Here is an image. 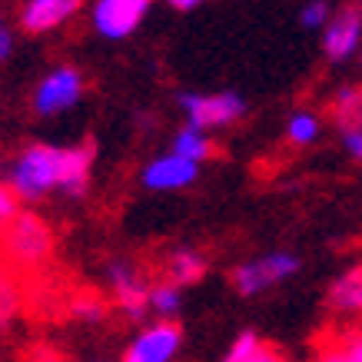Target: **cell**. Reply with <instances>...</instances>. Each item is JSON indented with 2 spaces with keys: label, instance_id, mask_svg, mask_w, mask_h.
<instances>
[{
  "label": "cell",
  "instance_id": "2",
  "mask_svg": "<svg viewBox=\"0 0 362 362\" xmlns=\"http://www.w3.org/2000/svg\"><path fill=\"white\" fill-rule=\"evenodd\" d=\"M299 273H303V259L293 250H269L263 256H250L233 266L230 286L236 289V296L259 299L289 279H296Z\"/></svg>",
  "mask_w": 362,
  "mask_h": 362
},
{
  "label": "cell",
  "instance_id": "5",
  "mask_svg": "<svg viewBox=\"0 0 362 362\" xmlns=\"http://www.w3.org/2000/svg\"><path fill=\"white\" fill-rule=\"evenodd\" d=\"M176 107L183 120L199 130H226L250 113V103L236 90H216V93H199V90H183L176 93Z\"/></svg>",
  "mask_w": 362,
  "mask_h": 362
},
{
  "label": "cell",
  "instance_id": "16",
  "mask_svg": "<svg viewBox=\"0 0 362 362\" xmlns=\"http://www.w3.org/2000/svg\"><path fill=\"white\" fill-rule=\"evenodd\" d=\"M283 136H286V143H289V146H296V150H306V146H313V143L322 136V120H319V113H313V110L289 113Z\"/></svg>",
  "mask_w": 362,
  "mask_h": 362
},
{
  "label": "cell",
  "instance_id": "25",
  "mask_svg": "<svg viewBox=\"0 0 362 362\" xmlns=\"http://www.w3.org/2000/svg\"><path fill=\"white\" fill-rule=\"evenodd\" d=\"M342 150H346L356 163H362V130H346L342 133Z\"/></svg>",
  "mask_w": 362,
  "mask_h": 362
},
{
  "label": "cell",
  "instance_id": "27",
  "mask_svg": "<svg viewBox=\"0 0 362 362\" xmlns=\"http://www.w3.org/2000/svg\"><path fill=\"white\" fill-rule=\"evenodd\" d=\"M246 362H286V356H283V352H276L273 346H263V349L256 352L252 359H246Z\"/></svg>",
  "mask_w": 362,
  "mask_h": 362
},
{
  "label": "cell",
  "instance_id": "7",
  "mask_svg": "<svg viewBox=\"0 0 362 362\" xmlns=\"http://www.w3.org/2000/svg\"><path fill=\"white\" fill-rule=\"evenodd\" d=\"M153 11V0H93L90 4V30L100 40L120 44L143 27L146 13Z\"/></svg>",
  "mask_w": 362,
  "mask_h": 362
},
{
  "label": "cell",
  "instance_id": "32",
  "mask_svg": "<svg viewBox=\"0 0 362 362\" xmlns=\"http://www.w3.org/2000/svg\"><path fill=\"white\" fill-rule=\"evenodd\" d=\"M359 66H362V54H359Z\"/></svg>",
  "mask_w": 362,
  "mask_h": 362
},
{
  "label": "cell",
  "instance_id": "10",
  "mask_svg": "<svg viewBox=\"0 0 362 362\" xmlns=\"http://www.w3.org/2000/svg\"><path fill=\"white\" fill-rule=\"evenodd\" d=\"M199 170L203 166L187 160V156L173 153H156L153 160H146L140 170V187L150 189V193H180V189H189L199 180Z\"/></svg>",
  "mask_w": 362,
  "mask_h": 362
},
{
  "label": "cell",
  "instance_id": "14",
  "mask_svg": "<svg viewBox=\"0 0 362 362\" xmlns=\"http://www.w3.org/2000/svg\"><path fill=\"white\" fill-rule=\"evenodd\" d=\"M326 113L339 133L362 130V83H339L326 100Z\"/></svg>",
  "mask_w": 362,
  "mask_h": 362
},
{
  "label": "cell",
  "instance_id": "3",
  "mask_svg": "<svg viewBox=\"0 0 362 362\" xmlns=\"http://www.w3.org/2000/svg\"><path fill=\"white\" fill-rule=\"evenodd\" d=\"M103 283L110 289L113 306L120 309V316L133 326L150 322V279L143 273V266L130 256H110L103 263Z\"/></svg>",
  "mask_w": 362,
  "mask_h": 362
},
{
  "label": "cell",
  "instance_id": "4",
  "mask_svg": "<svg viewBox=\"0 0 362 362\" xmlns=\"http://www.w3.org/2000/svg\"><path fill=\"white\" fill-rule=\"evenodd\" d=\"M0 246L11 266L21 269H40L54 252V230L37 213H17V220L0 233Z\"/></svg>",
  "mask_w": 362,
  "mask_h": 362
},
{
  "label": "cell",
  "instance_id": "24",
  "mask_svg": "<svg viewBox=\"0 0 362 362\" xmlns=\"http://www.w3.org/2000/svg\"><path fill=\"white\" fill-rule=\"evenodd\" d=\"M11 54H13V27L4 17V11H0V64H7Z\"/></svg>",
  "mask_w": 362,
  "mask_h": 362
},
{
  "label": "cell",
  "instance_id": "20",
  "mask_svg": "<svg viewBox=\"0 0 362 362\" xmlns=\"http://www.w3.org/2000/svg\"><path fill=\"white\" fill-rule=\"evenodd\" d=\"M266 342H263V336L256 329H243L236 339L226 346V352H223V362H246V359H252L256 352L263 349Z\"/></svg>",
  "mask_w": 362,
  "mask_h": 362
},
{
  "label": "cell",
  "instance_id": "19",
  "mask_svg": "<svg viewBox=\"0 0 362 362\" xmlns=\"http://www.w3.org/2000/svg\"><path fill=\"white\" fill-rule=\"evenodd\" d=\"M332 13H336L332 0H306V4L299 7V27L309 33H322L326 23L332 21Z\"/></svg>",
  "mask_w": 362,
  "mask_h": 362
},
{
  "label": "cell",
  "instance_id": "22",
  "mask_svg": "<svg viewBox=\"0 0 362 362\" xmlns=\"http://www.w3.org/2000/svg\"><path fill=\"white\" fill-rule=\"evenodd\" d=\"M332 349H336L339 362H362V329L346 332L339 342H332Z\"/></svg>",
  "mask_w": 362,
  "mask_h": 362
},
{
  "label": "cell",
  "instance_id": "1",
  "mask_svg": "<svg viewBox=\"0 0 362 362\" xmlns=\"http://www.w3.org/2000/svg\"><path fill=\"white\" fill-rule=\"evenodd\" d=\"M93 163H97V146L90 140L74 146L27 143L7 163L4 183L17 193L21 203H40L54 193L66 199H83L93 180Z\"/></svg>",
  "mask_w": 362,
  "mask_h": 362
},
{
  "label": "cell",
  "instance_id": "30",
  "mask_svg": "<svg viewBox=\"0 0 362 362\" xmlns=\"http://www.w3.org/2000/svg\"><path fill=\"white\" fill-rule=\"evenodd\" d=\"M87 362H110V359H87Z\"/></svg>",
  "mask_w": 362,
  "mask_h": 362
},
{
  "label": "cell",
  "instance_id": "12",
  "mask_svg": "<svg viewBox=\"0 0 362 362\" xmlns=\"http://www.w3.org/2000/svg\"><path fill=\"white\" fill-rule=\"evenodd\" d=\"M326 309L339 322H362V263L346 266L326 289Z\"/></svg>",
  "mask_w": 362,
  "mask_h": 362
},
{
  "label": "cell",
  "instance_id": "29",
  "mask_svg": "<svg viewBox=\"0 0 362 362\" xmlns=\"http://www.w3.org/2000/svg\"><path fill=\"white\" fill-rule=\"evenodd\" d=\"M313 362H339V356H336V349H332V346H329V349H326V352H319V356H316V359H313Z\"/></svg>",
  "mask_w": 362,
  "mask_h": 362
},
{
  "label": "cell",
  "instance_id": "28",
  "mask_svg": "<svg viewBox=\"0 0 362 362\" xmlns=\"http://www.w3.org/2000/svg\"><path fill=\"white\" fill-rule=\"evenodd\" d=\"M206 0H166V7L176 13H187V11H197V7H203Z\"/></svg>",
  "mask_w": 362,
  "mask_h": 362
},
{
  "label": "cell",
  "instance_id": "13",
  "mask_svg": "<svg viewBox=\"0 0 362 362\" xmlns=\"http://www.w3.org/2000/svg\"><path fill=\"white\" fill-rule=\"evenodd\" d=\"M206 269H209L206 256H203L197 246H173V250L163 256L160 279L176 283L180 289H189V286H197L199 279L206 276Z\"/></svg>",
  "mask_w": 362,
  "mask_h": 362
},
{
  "label": "cell",
  "instance_id": "26",
  "mask_svg": "<svg viewBox=\"0 0 362 362\" xmlns=\"http://www.w3.org/2000/svg\"><path fill=\"white\" fill-rule=\"evenodd\" d=\"M30 362H66V359H64V352H57L54 346H37L30 352Z\"/></svg>",
  "mask_w": 362,
  "mask_h": 362
},
{
  "label": "cell",
  "instance_id": "11",
  "mask_svg": "<svg viewBox=\"0 0 362 362\" xmlns=\"http://www.w3.org/2000/svg\"><path fill=\"white\" fill-rule=\"evenodd\" d=\"M83 11V0H23L17 11V23L30 37L64 30L70 21H77Z\"/></svg>",
  "mask_w": 362,
  "mask_h": 362
},
{
  "label": "cell",
  "instance_id": "8",
  "mask_svg": "<svg viewBox=\"0 0 362 362\" xmlns=\"http://www.w3.org/2000/svg\"><path fill=\"white\" fill-rule=\"evenodd\" d=\"M183 352V326L176 319H150L136 329L120 362H176Z\"/></svg>",
  "mask_w": 362,
  "mask_h": 362
},
{
  "label": "cell",
  "instance_id": "17",
  "mask_svg": "<svg viewBox=\"0 0 362 362\" xmlns=\"http://www.w3.org/2000/svg\"><path fill=\"white\" fill-rule=\"evenodd\" d=\"M183 313V289L176 283L156 279L150 286V319H176Z\"/></svg>",
  "mask_w": 362,
  "mask_h": 362
},
{
  "label": "cell",
  "instance_id": "9",
  "mask_svg": "<svg viewBox=\"0 0 362 362\" xmlns=\"http://www.w3.org/2000/svg\"><path fill=\"white\" fill-rule=\"evenodd\" d=\"M319 47H322V57L332 66L359 60V54H362V7L359 4L336 7L332 21L326 23V30L319 33Z\"/></svg>",
  "mask_w": 362,
  "mask_h": 362
},
{
  "label": "cell",
  "instance_id": "31",
  "mask_svg": "<svg viewBox=\"0 0 362 362\" xmlns=\"http://www.w3.org/2000/svg\"><path fill=\"white\" fill-rule=\"evenodd\" d=\"M352 4H359V7H362V0H352Z\"/></svg>",
  "mask_w": 362,
  "mask_h": 362
},
{
  "label": "cell",
  "instance_id": "6",
  "mask_svg": "<svg viewBox=\"0 0 362 362\" xmlns=\"http://www.w3.org/2000/svg\"><path fill=\"white\" fill-rule=\"evenodd\" d=\"M87 93V77H83V70L74 64H60L54 70H47L44 77L37 80V87H33V97H30V107L37 117H64L77 107L80 100Z\"/></svg>",
  "mask_w": 362,
  "mask_h": 362
},
{
  "label": "cell",
  "instance_id": "21",
  "mask_svg": "<svg viewBox=\"0 0 362 362\" xmlns=\"http://www.w3.org/2000/svg\"><path fill=\"white\" fill-rule=\"evenodd\" d=\"M21 309V293H17V283L11 276L0 273V322H7Z\"/></svg>",
  "mask_w": 362,
  "mask_h": 362
},
{
  "label": "cell",
  "instance_id": "15",
  "mask_svg": "<svg viewBox=\"0 0 362 362\" xmlns=\"http://www.w3.org/2000/svg\"><path fill=\"white\" fill-rule=\"evenodd\" d=\"M170 150L203 166L206 160H213V156H216V143H213V133H206V130H199V127H189V123H183V127L173 133V140H170Z\"/></svg>",
  "mask_w": 362,
  "mask_h": 362
},
{
  "label": "cell",
  "instance_id": "18",
  "mask_svg": "<svg viewBox=\"0 0 362 362\" xmlns=\"http://www.w3.org/2000/svg\"><path fill=\"white\" fill-rule=\"evenodd\" d=\"M70 316L77 319V322H83V326H100V322H107V316H110V303L93 296V293H83V296H77L70 303Z\"/></svg>",
  "mask_w": 362,
  "mask_h": 362
},
{
  "label": "cell",
  "instance_id": "23",
  "mask_svg": "<svg viewBox=\"0 0 362 362\" xmlns=\"http://www.w3.org/2000/svg\"><path fill=\"white\" fill-rule=\"evenodd\" d=\"M17 213H21V199H17V193H13L7 183H0V233L17 220Z\"/></svg>",
  "mask_w": 362,
  "mask_h": 362
}]
</instances>
